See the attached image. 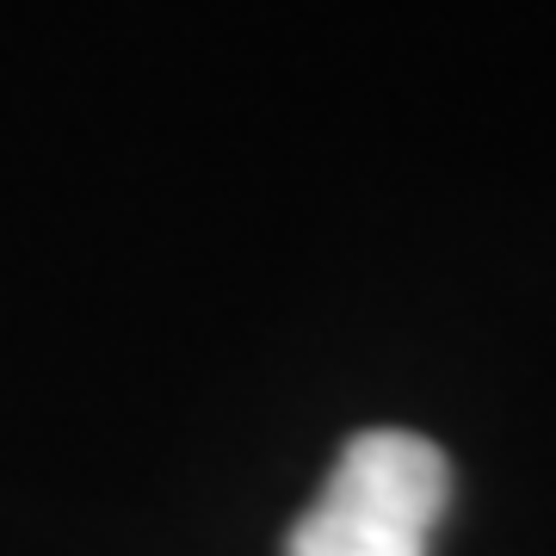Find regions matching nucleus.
Returning a JSON list of instances; mask_svg holds the SVG:
<instances>
[{
  "label": "nucleus",
  "mask_w": 556,
  "mask_h": 556,
  "mask_svg": "<svg viewBox=\"0 0 556 556\" xmlns=\"http://www.w3.org/2000/svg\"><path fill=\"white\" fill-rule=\"evenodd\" d=\"M452 501V464L408 427H371L346 439L316 507L291 526L285 556H427Z\"/></svg>",
  "instance_id": "obj_1"
}]
</instances>
